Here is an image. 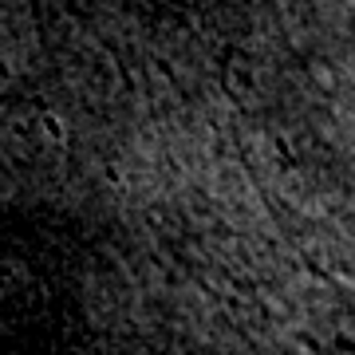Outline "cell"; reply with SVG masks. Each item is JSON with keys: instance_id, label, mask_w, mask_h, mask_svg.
<instances>
[{"instance_id": "6da1fadb", "label": "cell", "mask_w": 355, "mask_h": 355, "mask_svg": "<svg viewBox=\"0 0 355 355\" xmlns=\"http://www.w3.org/2000/svg\"><path fill=\"white\" fill-rule=\"evenodd\" d=\"M40 130H44V135H48L51 142H64V139H67L64 119H60V114H51V111H44V114H40Z\"/></svg>"}]
</instances>
